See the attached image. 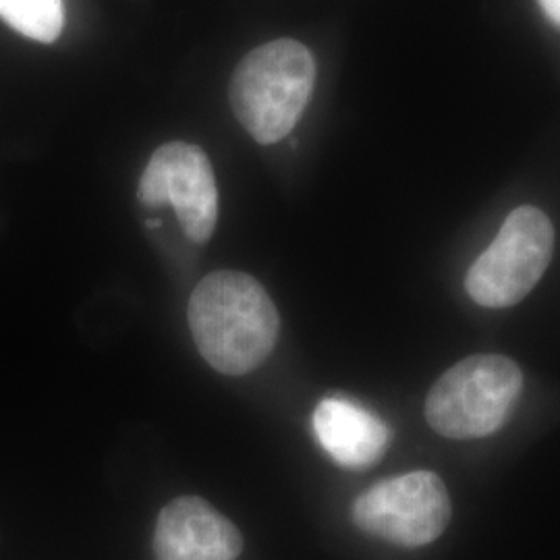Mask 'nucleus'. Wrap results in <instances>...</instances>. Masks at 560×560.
I'll return each mask as SVG.
<instances>
[{
    "mask_svg": "<svg viewBox=\"0 0 560 560\" xmlns=\"http://www.w3.org/2000/svg\"><path fill=\"white\" fill-rule=\"evenodd\" d=\"M189 328L201 358L217 372L243 376L275 351L280 318L258 280L237 270H219L194 289Z\"/></svg>",
    "mask_w": 560,
    "mask_h": 560,
    "instance_id": "obj_1",
    "label": "nucleus"
},
{
    "mask_svg": "<svg viewBox=\"0 0 560 560\" xmlns=\"http://www.w3.org/2000/svg\"><path fill=\"white\" fill-rule=\"evenodd\" d=\"M316 81L314 55L301 42H268L254 48L233 73L229 98L245 131L270 145L293 131Z\"/></svg>",
    "mask_w": 560,
    "mask_h": 560,
    "instance_id": "obj_2",
    "label": "nucleus"
},
{
    "mask_svg": "<svg viewBox=\"0 0 560 560\" xmlns=\"http://www.w3.org/2000/svg\"><path fill=\"white\" fill-rule=\"evenodd\" d=\"M523 390L520 365L481 353L444 372L425 400V420L446 439L471 441L501 430Z\"/></svg>",
    "mask_w": 560,
    "mask_h": 560,
    "instance_id": "obj_3",
    "label": "nucleus"
},
{
    "mask_svg": "<svg viewBox=\"0 0 560 560\" xmlns=\"http://www.w3.org/2000/svg\"><path fill=\"white\" fill-rule=\"evenodd\" d=\"M555 252V226L534 206L513 210L497 240L467 272L465 289L481 307H511L544 277Z\"/></svg>",
    "mask_w": 560,
    "mask_h": 560,
    "instance_id": "obj_4",
    "label": "nucleus"
},
{
    "mask_svg": "<svg viewBox=\"0 0 560 560\" xmlns=\"http://www.w3.org/2000/svg\"><path fill=\"white\" fill-rule=\"evenodd\" d=\"M444 481L432 471H411L382 480L353 502V523L372 538L420 548L439 540L451 521Z\"/></svg>",
    "mask_w": 560,
    "mask_h": 560,
    "instance_id": "obj_5",
    "label": "nucleus"
},
{
    "mask_svg": "<svg viewBox=\"0 0 560 560\" xmlns=\"http://www.w3.org/2000/svg\"><path fill=\"white\" fill-rule=\"evenodd\" d=\"M140 201L173 206L187 240L208 243L219 222V187L203 150L185 141L161 145L141 175Z\"/></svg>",
    "mask_w": 560,
    "mask_h": 560,
    "instance_id": "obj_6",
    "label": "nucleus"
},
{
    "mask_svg": "<svg viewBox=\"0 0 560 560\" xmlns=\"http://www.w3.org/2000/svg\"><path fill=\"white\" fill-rule=\"evenodd\" d=\"M240 529L198 497L168 502L154 532L156 560H237Z\"/></svg>",
    "mask_w": 560,
    "mask_h": 560,
    "instance_id": "obj_7",
    "label": "nucleus"
},
{
    "mask_svg": "<svg viewBox=\"0 0 560 560\" xmlns=\"http://www.w3.org/2000/svg\"><path fill=\"white\" fill-rule=\"evenodd\" d=\"M312 425L322 448L349 469H365L381 460L390 441L381 418L353 400H322Z\"/></svg>",
    "mask_w": 560,
    "mask_h": 560,
    "instance_id": "obj_8",
    "label": "nucleus"
},
{
    "mask_svg": "<svg viewBox=\"0 0 560 560\" xmlns=\"http://www.w3.org/2000/svg\"><path fill=\"white\" fill-rule=\"evenodd\" d=\"M0 20L30 40H59L65 23L62 0H0Z\"/></svg>",
    "mask_w": 560,
    "mask_h": 560,
    "instance_id": "obj_9",
    "label": "nucleus"
},
{
    "mask_svg": "<svg viewBox=\"0 0 560 560\" xmlns=\"http://www.w3.org/2000/svg\"><path fill=\"white\" fill-rule=\"evenodd\" d=\"M540 4L544 13L560 25V0H540Z\"/></svg>",
    "mask_w": 560,
    "mask_h": 560,
    "instance_id": "obj_10",
    "label": "nucleus"
}]
</instances>
